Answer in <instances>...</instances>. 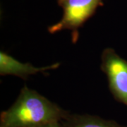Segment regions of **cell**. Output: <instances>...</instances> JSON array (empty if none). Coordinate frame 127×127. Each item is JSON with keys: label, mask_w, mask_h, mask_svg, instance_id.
Wrapping results in <instances>:
<instances>
[{"label": "cell", "mask_w": 127, "mask_h": 127, "mask_svg": "<svg viewBox=\"0 0 127 127\" xmlns=\"http://www.w3.org/2000/svg\"><path fill=\"white\" fill-rule=\"evenodd\" d=\"M68 115V112L25 86L14 104L1 113L0 127H35L62 122Z\"/></svg>", "instance_id": "1"}, {"label": "cell", "mask_w": 127, "mask_h": 127, "mask_svg": "<svg viewBox=\"0 0 127 127\" xmlns=\"http://www.w3.org/2000/svg\"><path fill=\"white\" fill-rule=\"evenodd\" d=\"M63 9L61 20L48 27L51 34L64 30L71 31V40L76 43L79 38V29L95 14L98 7L103 6V0H57Z\"/></svg>", "instance_id": "2"}, {"label": "cell", "mask_w": 127, "mask_h": 127, "mask_svg": "<svg viewBox=\"0 0 127 127\" xmlns=\"http://www.w3.org/2000/svg\"><path fill=\"white\" fill-rule=\"evenodd\" d=\"M100 68L107 77L109 91L114 98L127 107V60L112 48L107 47L101 55Z\"/></svg>", "instance_id": "3"}, {"label": "cell", "mask_w": 127, "mask_h": 127, "mask_svg": "<svg viewBox=\"0 0 127 127\" xmlns=\"http://www.w3.org/2000/svg\"><path fill=\"white\" fill-rule=\"evenodd\" d=\"M59 63H55L45 67H35L29 63H21L3 51L0 52V74L1 76L12 75L27 80L31 75L53 70L59 68Z\"/></svg>", "instance_id": "4"}, {"label": "cell", "mask_w": 127, "mask_h": 127, "mask_svg": "<svg viewBox=\"0 0 127 127\" xmlns=\"http://www.w3.org/2000/svg\"><path fill=\"white\" fill-rule=\"evenodd\" d=\"M65 127H127L112 120L89 114H70L62 121Z\"/></svg>", "instance_id": "5"}, {"label": "cell", "mask_w": 127, "mask_h": 127, "mask_svg": "<svg viewBox=\"0 0 127 127\" xmlns=\"http://www.w3.org/2000/svg\"><path fill=\"white\" fill-rule=\"evenodd\" d=\"M35 127H65V126L63 124L62 122H53L47 123Z\"/></svg>", "instance_id": "6"}]
</instances>
